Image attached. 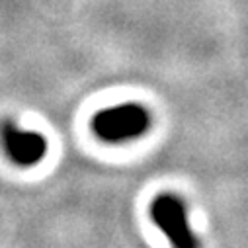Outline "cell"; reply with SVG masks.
Segmentation results:
<instances>
[{
	"label": "cell",
	"mask_w": 248,
	"mask_h": 248,
	"mask_svg": "<svg viewBox=\"0 0 248 248\" xmlns=\"http://www.w3.org/2000/svg\"><path fill=\"white\" fill-rule=\"evenodd\" d=\"M2 145L12 162L20 166L37 164L47 151V141L43 135L33 131H22L12 123H4L2 127Z\"/></svg>",
	"instance_id": "cell-3"
},
{
	"label": "cell",
	"mask_w": 248,
	"mask_h": 248,
	"mask_svg": "<svg viewBox=\"0 0 248 248\" xmlns=\"http://www.w3.org/2000/svg\"><path fill=\"white\" fill-rule=\"evenodd\" d=\"M151 127V115L139 104H119L102 109L92 119L94 133L106 143H125Z\"/></svg>",
	"instance_id": "cell-1"
},
{
	"label": "cell",
	"mask_w": 248,
	"mask_h": 248,
	"mask_svg": "<svg viewBox=\"0 0 248 248\" xmlns=\"http://www.w3.org/2000/svg\"><path fill=\"white\" fill-rule=\"evenodd\" d=\"M151 219L164 232L170 244L178 248H194L200 244V240L188 225L186 207L176 196H158L151 205Z\"/></svg>",
	"instance_id": "cell-2"
}]
</instances>
